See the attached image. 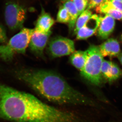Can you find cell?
I'll use <instances>...</instances> for the list:
<instances>
[{"label":"cell","mask_w":122,"mask_h":122,"mask_svg":"<svg viewBox=\"0 0 122 122\" xmlns=\"http://www.w3.org/2000/svg\"><path fill=\"white\" fill-rule=\"evenodd\" d=\"M26 16V9L19 4L10 1L5 5V20L7 26L11 30L22 29Z\"/></svg>","instance_id":"cell-5"},{"label":"cell","mask_w":122,"mask_h":122,"mask_svg":"<svg viewBox=\"0 0 122 122\" xmlns=\"http://www.w3.org/2000/svg\"><path fill=\"white\" fill-rule=\"evenodd\" d=\"M86 51L87 59L81 75L92 85L100 87L104 82L101 72L103 57L97 46H90Z\"/></svg>","instance_id":"cell-3"},{"label":"cell","mask_w":122,"mask_h":122,"mask_svg":"<svg viewBox=\"0 0 122 122\" xmlns=\"http://www.w3.org/2000/svg\"></svg>","instance_id":"cell-26"},{"label":"cell","mask_w":122,"mask_h":122,"mask_svg":"<svg viewBox=\"0 0 122 122\" xmlns=\"http://www.w3.org/2000/svg\"><path fill=\"white\" fill-rule=\"evenodd\" d=\"M92 15L91 11L88 9L86 10L79 15L76 21L74 30L73 34L74 35H76L79 30L85 25Z\"/></svg>","instance_id":"cell-15"},{"label":"cell","mask_w":122,"mask_h":122,"mask_svg":"<svg viewBox=\"0 0 122 122\" xmlns=\"http://www.w3.org/2000/svg\"><path fill=\"white\" fill-rule=\"evenodd\" d=\"M51 34V31L45 33L34 29L29 44L30 50L38 56L43 55L44 49Z\"/></svg>","instance_id":"cell-7"},{"label":"cell","mask_w":122,"mask_h":122,"mask_svg":"<svg viewBox=\"0 0 122 122\" xmlns=\"http://www.w3.org/2000/svg\"><path fill=\"white\" fill-rule=\"evenodd\" d=\"M48 49L50 54L54 58L72 54L75 51L74 42L61 36H57L51 39Z\"/></svg>","instance_id":"cell-6"},{"label":"cell","mask_w":122,"mask_h":122,"mask_svg":"<svg viewBox=\"0 0 122 122\" xmlns=\"http://www.w3.org/2000/svg\"><path fill=\"white\" fill-rule=\"evenodd\" d=\"M100 23L98 29V35L101 39H106L113 32L115 26V19L109 15L99 17Z\"/></svg>","instance_id":"cell-9"},{"label":"cell","mask_w":122,"mask_h":122,"mask_svg":"<svg viewBox=\"0 0 122 122\" xmlns=\"http://www.w3.org/2000/svg\"><path fill=\"white\" fill-rule=\"evenodd\" d=\"M99 46L103 57L117 56L121 53L119 43L114 38L107 39Z\"/></svg>","instance_id":"cell-10"},{"label":"cell","mask_w":122,"mask_h":122,"mask_svg":"<svg viewBox=\"0 0 122 122\" xmlns=\"http://www.w3.org/2000/svg\"><path fill=\"white\" fill-rule=\"evenodd\" d=\"M54 23V20L50 14L46 12L42 8L41 14L36 22L34 29L41 32L48 33L51 31V29Z\"/></svg>","instance_id":"cell-11"},{"label":"cell","mask_w":122,"mask_h":122,"mask_svg":"<svg viewBox=\"0 0 122 122\" xmlns=\"http://www.w3.org/2000/svg\"><path fill=\"white\" fill-rule=\"evenodd\" d=\"M99 23V17L96 14L92 15L85 25L76 33V39L85 40L90 37L98 30Z\"/></svg>","instance_id":"cell-8"},{"label":"cell","mask_w":122,"mask_h":122,"mask_svg":"<svg viewBox=\"0 0 122 122\" xmlns=\"http://www.w3.org/2000/svg\"><path fill=\"white\" fill-rule=\"evenodd\" d=\"M113 62L103 59L101 68V72L104 79L109 81L110 78V71Z\"/></svg>","instance_id":"cell-18"},{"label":"cell","mask_w":122,"mask_h":122,"mask_svg":"<svg viewBox=\"0 0 122 122\" xmlns=\"http://www.w3.org/2000/svg\"><path fill=\"white\" fill-rule=\"evenodd\" d=\"M8 41L6 30L3 25L0 23V44L6 43Z\"/></svg>","instance_id":"cell-20"},{"label":"cell","mask_w":122,"mask_h":122,"mask_svg":"<svg viewBox=\"0 0 122 122\" xmlns=\"http://www.w3.org/2000/svg\"><path fill=\"white\" fill-rule=\"evenodd\" d=\"M0 118L11 122H98L89 107H56L9 86L0 93Z\"/></svg>","instance_id":"cell-1"},{"label":"cell","mask_w":122,"mask_h":122,"mask_svg":"<svg viewBox=\"0 0 122 122\" xmlns=\"http://www.w3.org/2000/svg\"><path fill=\"white\" fill-rule=\"evenodd\" d=\"M118 59L120 62V63L122 65V53H120L117 56Z\"/></svg>","instance_id":"cell-23"},{"label":"cell","mask_w":122,"mask_h":122,"mask_svg":"<svg viewBox=\"0 0 122 122\" xmlns=\"http://www.w3.org/2000/svg\"><path fill=\"white\" fill-rule=\"evenodd\" d=\"M96 11L98 13L109 15L114 19L122 20V12L115 8L110 0H104L96 7Z\"/></svg>","instance_id":"cell-12"},{"label":"cell","mask_w":122,"mask_h":122,"mask_svg":"<svg viewBox=\"0 0 122 122\" xmlns=\"http://www.w3.org/2000/svg\"><path fill=\"white\" fill-rule=\"evenodd\" d=\"M122 75V70L117 64L113 62L110 71V78L109 82L112 83L119 78Z\"/></svg>","instance_id":"cell-17"},{"label":"cell","mask_w":122,"mask_h":122,"mask_svg":"<svg viewBox=\"0 0 122 122\" xmlns=\"http://www.w3.org/2000/svg\"><path fill=\"white\" fill-rule=\"evenodd\" d=\"M115 9L122 12V2L118 0H110Z\"/></svg>","instance_id":"cell-22"},{"label":"cell","mask_w":122,"mask_h":122,"mask_svg":"<svg viewBox=\"0 0 122 122\" xmlns=\"http://www.w3.org/2000/svg\"><path fill=\"white\" fill-rule=\"evenodd\" d=\"M118 0L119 1H121L122 2V0Z\"/></svg>","instance_id":"cell-25"},{"label":"cell","mask_w":122,"mask_h":122,"mask_svg":"<svg viewBox=\"0 0 122 122\" xmlns=\"http://www.w3.org/2000/svg\"><path fill=\"white\" fill-rule=\"evenodd\" d=\"M73 0H62V1L63 2H66V1H73Z\"/></svg>","instance_id":"cell-24"},{"label":"cell","mask_w":122,"mask_h":122,"mask_svg":"<svg viewBox=\"0 0 122 122\" xmlns=\"http://www.w3.org/2000/svg\"><path fill=\"white\" fill-rule=\"evenodd\" d=\"M14 75L43 98L57 105L99 109L104 107L98 100L75 89L62 76L53 71L20 69L15 71Z\"/></svg>","instance_id":"cell-2"},{"label":"cell","mask_w":122,"mask_h":122,"mask_svg":"<svg viewBox=\"0 0 122 122\" xmlns=\"http://www.w3.org/2000/svg\"><path fill=\"white\" fill-rule=\"evenodd\" d=\"M63 5L67 9L70 17L69 25V30L71 32L74 30L75 26L79 15L78 11L73 1H69L64 2Z\"/></svg>","instance_id":"cell-14"},{"label":"cell","mask_w":122,"mask_h":122,"mask_svg":"<svg viewBox=\"0 0 122 122\" xmlns=\"http://www.w3.org/2000/svg\"><path fill=\"white\" fill-rule=\"evenodd\" d=\"M86 51H77L71 54L70 58L71 63L80 71L83 69L87 59Z\"/></svg>","instance_id":"cell-13"},{"label":"cell","mask_w":122,"mask_h":122,"mask_svg":"<svg viewBox=\"0 0 122 122\" xmlns=\"http://www.w3.org/2000/svg\"><path fill=\"white\" fill-rule=\"evenodd\" d=\"M70 17L67 9L63 5L59 8L57 14L56 21L63 24H69Z\"/></svg>","instance_id":"cell-16"},{"label":"cell","mask_w":122,"mask_h":122,"mask_svg":"<svg viewBox=\"0 0 122 122\" xmlns=\"http://www.w3.org/2000/svg\"><path fill=\"white\" fill-rule=\"evenodd\" d=\"M104 1V0H88L87 9L94 8L98 6Z\"/></svg>","instance_id":"cell-21"},{"label":"cell","mask_w":122,"mask_h":122,"mask_svg":"<svg viewBox=\"0 0 122 122\" xmlns=\"http://www.w3.org/2000/svg\"><path fill=\"white\" fill-rule=\"evenodd\" d=\"M73 1L77 9L79 16L85 11L88 5V0H73Z\"/></svg>","instance_id":"cell-19"},{"label":"cell","mask_w":122,"mask_h":122,"mask_svg":"<svg viewBox=\"0 0 122 122\" xmlns=\"http://www.w3.org/2000/svg\"><path fill=\"white\" fill-rule=\"evenodd\" d=\"M34 30V29L22 28L6 43L0 44V59L9 61L17 54H25Z\"/></svg>","instance_id":"cell-4"}]
</instances>
